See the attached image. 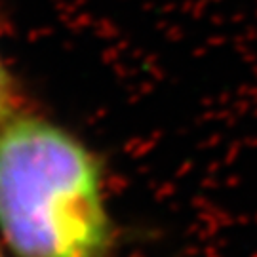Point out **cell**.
Listing matches in <instances>:
<instances>
[{
	"label": "cell",
	"mask_w": 257,
	"mask_h": 257,
	"mask_svg": "<svg viewBox=\"0 0 257 257\" xmlns=\"http://www.w3.org/2000/svg\"><path fill=\"white\" fill-rule=\"evenodd\" d=\"M0 257H4V253H2V248H0Z\"/></svg>",
	"instance_id": "cell-3"
},
{
	"label": "cell",
	"mask_w": 257,
	"mask_h": 257,
	"mask_svg": "<svg viewBox=\"0 0 257 257\" xmlns=\"http://www.w3.org/2000/svg\"><path fill=\"white\" fill-rule=\"evenodd\" d=\"M0 240L14 257H107L114 242L99 156L37 112L0 120Z\"/></svg>",
	"instance_id": "cell-1"
},
{
	"label": "cell",
	"mask_w": 257,
	"mask_h": 257,
	"mask_svg": "<svg viewBox=\"0 0 257 257\" xmlns=\"http://www.w3.org/2000/svg\"><path fill=\"white\" fill-rule=\"evenodd\" d=\"M14 78L10 73L8 65L0 54V120L8 114L10 110L16 109L14 105Z\"/></svg>",
	"instance_id": "cell-2"
}]
</instances>
